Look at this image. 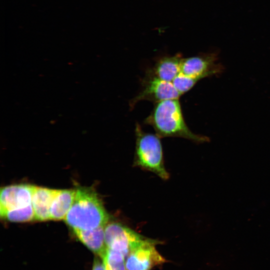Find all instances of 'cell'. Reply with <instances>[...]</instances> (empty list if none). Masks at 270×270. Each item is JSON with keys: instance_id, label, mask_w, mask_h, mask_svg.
I'll return each instance as SVG.
<instances>
[{"instance_id": "52a82bcc", "label": "cell", "mask_w": 270, "mask_h": 270, "mask_svg": "<svg viewBox=\"0 0 270 270\" xmlns=\"http://www.w3.org/2000/svg\"><path fill=\"white\" fill-rule=\"evenodd\" d=\"M157 241L146 238L134 248L126 257L127 270H150L165 262L156 248Z\"/></svg>"}, {"instance_id": "7c38bea8", "label": "cell", "mask_w": 270, "mask_h": 270, "mask_svg": "<svg viewBox=\"0 0 270 270\" xmlns=\"http://www.w3.org/2000/svg\"><path fill=\"white\" fill-rule=\"evenodd\" d=\"M76 190H58L50 208V220H64L70 210L75 196Z\"/></svg>"}, {"instance_id": "30bf717a", "label": "cell", "mask_w": 270, "mask_h": 270, "mask_svg": "<svg viewBox=\"0 0 270 270\" xmlns=\"http://www.w3.org/2000/svg\"><path fill=\"white\" fill-rule=\"evenodd\" d=\"M58 190L34 186L32 206L35 220H50V208Z\"/></svg>"}, {"instance_id": "8fae6325", "label": "cell", "mask_w": 270, "mask_h": 270, "mask_svg": "<svg viewBox=\"0 0 270 270\" xmlns=\"http://www.w3.org/2000/svg\"><path fill=\"white\" fill-rule=\"evenodd\" d=\"M105 226L88 230H72L81 242L102 258L107 249L104 238Z\"/></svg>"}, {"instance_id": "4fadbf2b", "label": "cell", "mask_w": 270, "mask_h": 270, "mask_svg": "<svg viewBox=\"0 0 270 270\" xmlns=\"http://www.w3.org/2000/svg\"><path fill=\"white\" fill-rule=\"evenodd\" d=\"M2 218L11 222H28L35 220L32 204L24 208L0 214Z\"/></svg>"}, {"instance_id": "5b68a950", "label": "cell", "mask_w": 270, "mask_h": 270, "mask_svg": "<svg viewBox=\"0 0 270 270\" xmlns=\"http://www.w3.org/2000/svg\"><path fill=\"white\" fill-rule=\"evenodd\" d=\"M180 96L172 82L162 80L146 72L142 80L141 90L130 100L129 105L132 108L141 100H148L156 104L167 100L179 99Z\"/></svg>"}, {"instance_id": "5bb4252c", "label": "cell", "mask_w": 270, "mask_h": 270, "mask_svg": "<svg viewBox=\"0 0 270 270\" xmlns=\"http://www.w3.org/2000/svg\"><path fill=\"white\" fill-rule=\"evenodd\" d=\"M102 259L106 270H127L125 256L120 252L107 248Z\"/></svg>"}, {"instance_id": "3957f363", "label": "cell", "mask_w": 270, "mask_h": 270, "mask_svg": "<svg viewBox=\"0 0 270 270\" xmlns=\"http://www.w3.org/2000/svg\"><path fill=\"white\" fill-rule=\"evenodd\" d=\"M135 134L134 165L154 173L162 180H168L170 176L164 166L160 138L144 131L138 123L136 124Z\"/></svg>"}, {"instance_id": "8992f818", "label": "cell", "mask_w": 270, "mask_h": 270, "mask_svg": "<svg viewBox=\"0 0 270 270\" xmlns=\"http://www.w3.org/2000/svg\"><path fill=\"white\" fill-rule=\"evenodd\" d=\"M218 60V55L214 52L183 58L180 72L199 80L219 74L223 72L224 67L217 62Z\"/></svg>"}, {"instance_id": "ba28073f", "label": "cell", "mask_w": 270, "mask_h": 270, "mask_svg": "<svg viewBox=\"0 0 270 270\" xmlns=\"http://www.w3.org/2000/svg\"><path fill=\"white\" fill-rule=\"evenodd\" d=\"M33 188V185L24 184H11L2 188L0 214L32 204Z\"/></svg>"}, {"instance_id": "2e32d148", "label": "cell", "mask_w": 270, "mask_h": 270, "mask_svg": "<svg viewBox=\"0 0 270 270\" xmlns=\"http://www.w3.org/2000/svg\"><path fill=\"white\" fill-rule=\"evenodd\" d=\"M92 270H106L103 262H101L98 259L94 260Z\"/></svg>"}, {"instance_id": "6da1fadb", "label": "cell", "mask_w": 270, "mask_h": 270, "mask_svg": "<svg viewBox=\"0 0 270 270\" xmlns=\"http://www.w3.org/2000/svg\"><path fill=\"white\" fill-rule=\"evenodd\" d=\"M144 123L152 126L160 138L178 137L197 143L208 142V136L194 133L184 120L179 99H170L154 104Z\"/></svg>"}, {"instance_id": "7a4b0ae2", "label": "cell", "mask_w": 270, "mask_h": 270, "mask_svg": "<svg viewBox=\"0 0 270 270\" xmlns=\"http://www.w3.org/2000/svg\"><path fill=\"white\" fill-rule=\"evenodd\" d=\"M76 190L72 204L64 220L72 230H88L105 226L109 216L97 194L91 188Z\"/></svg>"}, {"instance_id": "9a60e30c", "label": "cell", "mask_w": 270, "mask_h": 270, "mask_svg": "<svg viewBox=\"0 0 270 270\" xmlns=\"http://www.w3.org/2000/svg\"><path fill=\"white\" fill-rule=\"evenodd\" d=\"M199 80L181 72L174 78L172 84L181 96L191 90Z\"/></svg>"}, {"instance_id": "9c48e42d", "label": "cell", "mask_w": 270, "mask_h": 270, "mask_svg": "<svg viewBox=\"0 0 270 270\" xmlns=\"http://www.w3.org/2000/svg\"><path fill=\"white\" fill-rule=\"evenodd\" d=\"M183 58L180 54L160 56L146 72L162 80L172 82L181 72Z\"/></svg>"}, {"instance_id": "277c9868", "label": "cell", "mask_w": 270, "mask_h": 270, "mask_svg": "<svg viewBox=\"0 0 270 270\" xmlns=\"http://www.w3.org/2000/svg\"><path fill=\"white\" fill-rule=\"evenodd\" d=\"M104 238L107 248L120 252L126 258L147 238L120 222H108L104 228Z\"/></svg>"}]
</instances>
